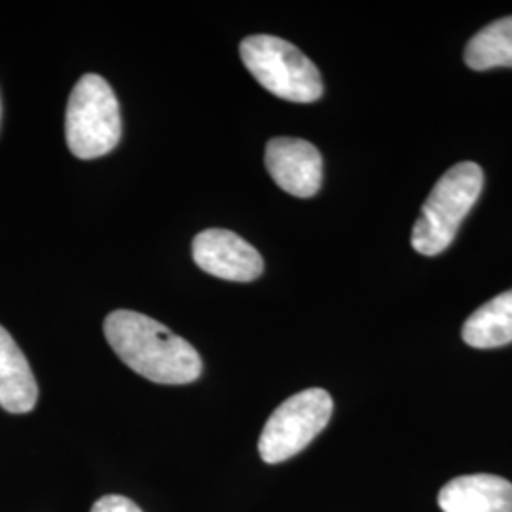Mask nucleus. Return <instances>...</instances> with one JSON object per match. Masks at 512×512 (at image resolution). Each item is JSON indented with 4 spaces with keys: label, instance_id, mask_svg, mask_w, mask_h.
<instances>
[{
    "label": "nucleus",
    "instance_id": "f257e3e1",
    "mask_svg": "<svg viewBox=\"0 0 512 512\" xmlns=\"http://www.w3.org/2000/svg\"><path fill=\"white\" fill-rule=\"evenodd\" d=\"M105 338L131 370L150 382L192 384L202 376V357L196 348L143 313L112 311L105 319Z\"/></svg>",
    "mask_w": 512,
    "mask_h": 512
},
{
    "label": "nucleus",
    "instance_id": "f03ea898",
    "mask_svg": "<svg viewBox=\"0 0 512 512\" xmlns=\"http://www.w3.org/2000/svg\"><path fill=\"white\" fill-rule=\"evenodd\" d=\"M484 186V171L475 162H461L448 169L427 202L412 230V247L423 256L440 255L456 238L463 219L471 213Z\"/></svg>",
    "mask_w": 512,
    "mask_h": 512
},
{
    "label": "nucleus",
    "instance_id": "7ed1b4c3",
    "mask_svg": "<svg viewBox=\"0 0 512 512\" xmlns=\"http://www.w3.org/2000/svg\"><path fill=\"white\" fill-rule=\"evenodd\" d=\"M241 61L258 84L279 99L313 103L323 95V78L291 42L272 35H253L239 44Z\"/></svg>",
    "mask_w": 512,
    "mask_h": 512
},
{
    "label": "nucleus",
    "instance_id": "20e7f679",
    "mask_svg": "<svg viewBox=\"0 0 512 512\" xmlns=\"http://www.w3.org/2000/svg\"><path fill=\"white\" fill-rule=\"evenodd\" d=\"M65 137L80 160L105 156L120 143V105L103 76L84 74L76 82L67 105Z\"/></svg>",
    "mask_w": 512,
    "mask_h": 512
},
{
    "label": "nucleus",
    "instance_id": "39448f33",
    "mask_svg": "<svg viewBox=\"0 0 512 512\" xmlns=\"http://www.w3.org/2000/svg\"><path fill=\"white\" fill-rule=\"evenodd\" d=\"M332 408V397L319 387L300 391L279 404L258 440L262 461L275 465L300 454L329 425Z\"/></svg>",
    "mask_w": 512,
    "mask_h": 512
},
{
    "label": "nucleus",
    "instance_id": "423d86ee",
    "mask_svg": "<svg viewBox=\"0 0 512 512\" xmlns=\"http://www.w3.org/2000/svg\"><path fill=\"white\" fill-rule=\"evenodd\" d=\"M194 262L224 281L249 283L264 272V260L253 245L222 228L203 230L192 243Z\"/></svg>",
    "mask_w": 512,
    "mask_h": 512
},
{
    "label": "nucleus",
    "instance_id": "0eeeda50",
    "mask_svg": "<svg viewBox=\"0 0 512 512\" xmlns=\"http://www.w3.org/2000/svg\"><path fill=\"white\" fill-rule=\"evenodd\" d=\"M266 169L275 184L296 198H311L323 183L321 152L304 139L275 137L266 145Z\"/></svg>",
    "mask_w": 512,
    "mask_h": 512
},
{
    "label": "nucleus",
    "instance_id": "6e6552de",
    "mask_svg": "<svg viewBox=\"0 0 512 512\" xmlns=\"http://www.w3.org/2000/svg\"><path fill=\"white\" fill-rule=\"evenodd\" d=\"M442 512H512V484L495 475L458 476L439 492Z\"/></svg>",
    "mask_w": 512,
    "mask_h": 512
},
{
    "label": "nucleus",
    "instance_id": "1a4fd4ad",
    "mask_svg": "<svg viewBox=\"0 0 512 512\" xmlns=\"http://www.w3.org/2000/svg\"><path fill=\"white\" fill-rule=\"evenodd\" d=\"M38 401V385L29 361L12 334L0 327V406L10 414H27Z\"/></svg>",
    "mask_w": 512,
    "mask_h": 512
},
{
    "label": "nucleus",
    "instance_id": "9d476101",
    "mask_svg": "<svg viewBox=\"0 0 512 512\" xmlns=\"http://www.w3.org/2000/svg\"><path fill=\"white\" fill-rule=\"evenodd\" d=\"M463 340L478 349L507 346L512 342V289L497 294L465 321Z\"/></svg>",
    "mask_w": 512,
    "mask_h": 512
},
{
    "label": "nucleus",
    "instance_id": "9b49d317",
    "mask_svg": "<svg viewBox=\"0 0 512 512\" xmlns=\"http://www.w3.org/2000/svg\"><path fill=\"white\" fill-rule=\"evenodd\" d=\"M465 63L473 71L512 67V16L478 31L465 48Z\"/></svg>",
    "mask_w": 512,
    "mask_h": 512
},
{
    "label": "nucleus",
    "instance_id": "f8f14e48",
    "mask_svg": "<svg viewBox=\"0 0 512 512\" xmlns=\"http://www.w3.org/2000/svg\"><path fill=\"white\" fill-rule=\"evenodd\" d=\"M90 512H143L124 495H105L93 503Z\"/></svg>",
    "mask_w": 512,
    "mask_h": 512
},
{
    "label": "nucleus",
    "instance_id": "ddd939ff",
    "mask_svg": "<svg viewBox=\"0 0 512 512\" xmlns=\"http://www.w3.org/2000/svg\"><path fill=\"white\" fill-rule=\"evenodd\" d=\"M0 116H2V103H0Z\"/></svg>",
    "mask_w": 512,
    "mask_h": 512
}]
</instances>
